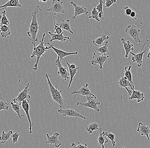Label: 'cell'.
I'll use <instances>...</instances> for the list:
<instances>
[{
  "label": "cell",
  "instance_id": "obj_46",
  "mask_svg": "<svg viewBox=\"0 0 150 148\" xmlns=\"http://www.w3.org/2000/svg\"><path fill=\"white\" fill-rule=\"evenodd\" d=\"M4 9V8H1V9H0V11H1V10H3ZM1 17L2 15H1V14H0V20H1Z\"/></svg>",
  "mask_w": 150,
  "mask_h": 148
},
{
  "label": "cell",
  "instance_id": "obj_34",
  "mask_svg": "<svg viewBox=\"0 0 150 148\" xmlns=\"http://www.w3.org/2000/svg\"><path fill=\"white\" fill-rule=\"evenodd\" d=\"M9 106L6 101L4 99L1 94H0V111L2 110H8Z\"/></svg>",
  "mask_w": 150,
  "mask_h": 148
},
{
  "label": "cell",
  "instance_id": "obj_7",
  "mask_svg": "<svg viewBox=\"0 0 150 148\" xmlns=\"http://www.w3.org/2000/svg\"><path fill=\"white\" fill-rule=\"evenodd\" d=\"M63 3V2L60 0H52L51 6L46 10L48 12H51L54 15L65 13V10Z\"/></svg>",
  "mask_w": 150,
  "mask_h": 148
},
{
  "label": "cell",
  "instance_id": "obj_27",
  "mask_svg": "<svg viewBox=\"0 0 150 148\" xmlns=\"http://www.w3.org/2000/svg\"><path fill=\"white\" fill-rule=\"evenodd\" d=\"M13 134V132L11 130L9 131L7 133L5 132L4 131H3L0 135V141H1V143L4 144L6 142L8 141L10 137H12Z\"/></svg>",
  "mask_w": 150,
  "mask_h": 148
},
{
  "label": "cell",
  "instance_id": "obj_19",
  "mask_svg": "<svg viewBox=\"0 0 150 148\" xmlns=\"http://www.w3.org/2000/svg\"><path fill=\"white\" fill-rule=\"evenodd\" d=\"M66 64L68 66V69H69V73L70 75V80L69 81V85L68 86V89H70L71 87V84L74 80V77L75 75L77 74V71L79 69V67H76V64H69L66 61Z\"/></svg>",
  "mask_w": 150,
  "mask_h": 148
},
{
  "label": "cell",
  "instance_id": "obj_39",
  "mask_svg": "<svg viewBox=\"0 0 150 148\" xmlns=\"http://www.w3.org/2000/svg\"><path fill=\"white\" fill-rule=\"evenodd\" d=\"M20 135V133H18V132H15V133L13 134V135H12L11 137H12V141H13V144L17 143Z\"/></svg>",
  "mask_w": 150,
  "mask_h": 148
},
{
  "label": "cell",
  "instance_id": "obj_40",
  "mask_svg": "<svg viewBox=\"0 0 150 148\" xmlns=\"http://www.w3.org/2000/svg\"><path fill=\"white\" fill-rule=\"evenodd\" d=\"M54 29L55 30V33L58 34H61L62 33H64V32L62 30V28L60 26H59V25H57L56 24V22L54 23Z\"/></svg>",
  "mask_w": 150,
  "mask_h": 148
},
{
  "label": "cell",
  "instance_id": "obj_44",
  "mask_svg": "<svg viewBox=\"0 0 150 148\" xmlns=\"http://www.w3.org/2000/svg\"><path fill=\"white\" fill-rule=\"evenodd\" d=\"M136 16V13H135V11H132V12H131V15H130V16L131 17V18H134Z\"/></svg>",
  "mask_w": 150,
  "mask_h": 148
},
{
  "label": "cell",
  "instance_id": "obj_42",
  "mask_svg": "<svg viewBox=\"0 0 150 148\" xmlns=\"http://www.w3.org/2000/svg\"><path fill=\"white\" fill-rule=\"evenodd\" d=\"M124 9L125 11V14L126 16H130L131 15L132 10L128 6H125L124 7Z\"/></svg>",
  "mask_w": 150,
  "mask_h": 148
},
{
  "label": "cell",
  "instance_id": "obj_3",
  "mask_svg": "<svg viewBox=\"0 0 150 148\" xmlns=\"http://www.w3.org/2000/svg\"><path fill=\"white\" fill-rule=\"evenodd\" d=\"M50 92L53 101L59 104L60 108H64V100L62 96V91L58 89V85L54 87L51 83L47 74H45Z\"/></svg>",
  "mask_w": 150,
  "mask_h": 148
},
{
  "label": "cell",
  "instance_id": "obj_17",
  "mask_svg": "<svg viewBox=\"0 0 150 148\" xmlns=\"http://www.w3.org/2000/svg\"><path fill=\"white\" fill-rule=\"evenodd\" d=\"M80 94L85 96V97H89V96H95L94 94L92 93L91 90L88 88V83H85V85H83L82 87L79 90L73 91L71 93V94Z\"/></svg>",
  "mask_w": 150,
  "mask_h": 148
},
{
  "label": "cell",
  "instance_id": "obj_24",
  "mask_svg": "<svg viewBox=\"0 0 150 148\" xmlns=\"http://www.w3.org/2000/svg\"><path fill=\"white\" fill-rule=\"evenodd\" d=\"M7 7H21L22 5L20 3L19 0H9L3 5L0 6V9H6Z\"/></svg>",
  "mask_w": 150,
  "mask_h": 148
},
{
  "label": "cell",
  "instance_id": "obj_37",
  "mask_svg": "<svg viewBox=\"0 0 150 148\" xmlns=\"http://www.w3.org/2000/svg\"><path fill=\"white\" fill-rule=\"evenodd\" d=\"M104 135L108 137L113 147H115L116 144V142L115 141V135L114 134L110 132H104Z\"/></svg>",
  "mask_w": 150,
  "mask_h": 148
},
{
  "label": "cell",
  "instance_id": "obj_13",
  "mask_svg": "<svg viewBox=\"0 0 150 148\" xmlns=\"http://www.w3.org/2000/svg\"><path fill=\"white\" fill-rule=\"evenodd\" d=\"M45 44L48 45L49 46L51 47V48L57 54V55H58V57H59L61 61L64 58L66 57H68V56H70V55H77L78 53H79L78 51L71 52V53L70 52H66V51H64V50H62L59 49L54 47L52 44H50V43L49 42H45Z\"/></svg>",
  "mask_w": 150,
  "mask_h": 148
},
{
  "label": "cell",
  "instance_id": "obj_30",
  "mask_svg": "<svg viewBox=\"0 0 150 148\" xmlns=\"http://www.w3.org/2000/svg\"><path fill=\"white\" fill-rule=\"evenodd\" d=\"M131 65L128 67L125 66V72L124 74L125 76L126 77L128 81H130L133 88H134V86L133 80H132V75L131 71Z\"/></svg>",
  "mask_w": 150,
  "mask_h": 148
},
{
  "label": "cell",
  "instance_id": "obj_25",
  "mask_svg": "<svg viewBox=\"0 0 150 148\" xmlns=\"http://www.w3.org/2000/svg\"><path fill=\"white\" fill-rule=\"evenodd\" d=\"M109 39V37L108 35H105L103 34L99 38H96V39L93 41V44L96 47H101L103 45V43L105 40Z\"/></svg>",
  "mask_w": 150,
  "mask_h": 148
},
{
  "label": "cell",
  "instance_id": "obj_41",
  "mask_svg": "<svg viewBox=\"0 0 150 148\" xmlns=\"http://www.w3.org/2000/svg\"><path fill=\"white\" fill-rule=\"evenodd\" d=\"M78 145H76L74 143H73L71 144L70 147L71 148H88V145L85 144L84 145L81 144L79 142H78Z\"/></svg>",
  "mask_w": 150,
  "mask_h": 148
},
{
  "label": "cell",
  "instance_id": "obj_15",
  "mask_svg": "<svg viewBox=\"0 0 150 148\" xmlns=\"http://www.w3.org/2000/svg\"><path fill=\"white\" fill-rule=\"evenodd\" d=\"M60 134L59 132H56L53 134L52 136H50L48 134H46L47 140L45 144H52L54 145L56 148H59L62 145V143L59 140V137Z\"/></svg>",
  "mask_w": 150,
  "mask_h": 148
},
{
  "label": "cell",
  "instance_id": "obj_29",
  "mask_svg": "<svg viewBox=\"0 0 150 148\" xmlns=\"http://www.w3.org/2000/svg\"><path fill=\"white\" fill-rule=\"evenodd\" d=\"M0 32L2 38H6L11 34V31L8 26L6 25H0Z\"/></svg>",
  "mask_w": 150,
  "mask_h": 148
},
{
  "label": "cell",
  "instance_id": "obj_43",
  "mask_svg": "<svg viewBox=\"0 0 150 148\" xmlns=\"http://www.w3.org/2000/svg\"><path fill=\"white\" fill-rule=\"evenodd\" d=\"M147 43H148V44H147V46L148 47V48H149V52L147 57L148 58H150V39L148 40Z\"/></svg>",
  "mask_w": 150,
  "mask_h": 148
},
{
  "label": "cell",
  "instance_id": "obj_12",
  "mask_svg": "<svg viewBox=\"0 0 150 148\" xmlns=\"http://www.w3.org/2000/svg\"><path fill=\"white\" fill-rule=\"evenodd\" d=\"M60 114H62L63 116L66 117H76V118H81L86 120L87 118L81 115L80 113L77 112L76 110L73 109H65V108H59L57 110Z\"/></svg>",
  "mask_w": 150,
  "mask_h": 148
},
{
  "label": "cell",
  "instance_id": "obj_35",
  "mask_svg": "<svg viewBox=\"0 0 150 148\" xmlns=\"http://www.w3.org/2000/svg\"><path fill=\"white\" fill-rule=\"evenodd\" d=\"M2 17L1 20V24L0 25H8L10 24L9 20L6 16V11L4 9L1 13Z\"/></svg>",
  "mask_w": 150,
  "mask_h": 148
},
{
  "label": "cell",
  "instance_id": "obj_21",
  "mask_svg": "<svg viewBox=\"0 0 150 148\" xmlns=\"http://www.w3.org/2000/svg\"><path fill=\"white\" fill-rule=\"evenodd\" d=\"M126 38H122L121 41L123 45V47L125 52V57L127 58L128 57L129 54L130 52L133 51L134 50V45L131 44L130 41H127Z\"/></svg>",
  "mask_w": 150,
  "mask_h": 148
},
{
  "label": "cell",
  "instance_id": "obj_28",
  "mask_svg": "<svg viewBox=\"0 0 150 148\" xmlns=\"http://www.w3.org/2000/svg\"><path fill=\"white\" fill-rule=\"evenodd\" d=\"M10 104L12 106V109L17 114L20 119H21L22 117L25 116L24 115H21V105L19 103H14L13 102H10Z\"/></svg>",
  "mask_w": 150,
  "mask_h": 148
},
{
  "label": "cell",
  "instance_id": "obj_45",
  "mask_svg": "<svg viewBox=\"0 0 150 148\" xmlns=\"http://www.w3.org/2000/svg\"><path fill=\"white\" fill-rule=\"evenodd\" d=\"M37 1L45 3L47 2V1H48V0H37Z\"/></svg>",
  "mask_w": 150,
  "mask_h": 148
},
{
  "label": "cell",
  "instance_id": "obj_6",
  "mask_svg": "<svg viewBox=\"0 0 150 148\" xmlns=\"http://www.w3.org/2000/svg\"><path fill=\"white\" fill-rule=\"evenodd\" d=\"M125 32L130 37L133 38L136 43H139V45L142 42L140 38V30L135 25H129L125 28Z\"/></svg>",
  "mask_w": 150,
  "mask_h": 148
},
{
  "label": "cell",
  "instance_id": "obj_9",
  "mask_svg": "<svg viewBox=\"0 0 150 148\" xmlns=\"http://www.w3.org/2000/svg\"><path fill=\"white\" fill-rule=\"evenodd\" d=\"M30 84L28 83L22 91L19 90V93L18 94L17 96L13 100L14 103H19L21 105L22 101L26 99H30L31 96L29 95Z\"/></svg>",
  "mask_w": 150,
  "mask_h": 148
},
{
  "label": "cell",
  "instance_id": "obj_8",
  "mask_svg": "<svg viewBox=\"0 0 150 148\" xmlns=\"http://www.w3.org/2000/svg\"><path fill=\"white\" fill-rule=\"evenodd\" d=\"M118 84L120 88H121V100L122 99V88H124L126 89L127 91L128 95L131 96L132 94V90L134 89V88H133V86L131 85L130 81H128V79H127L126 77L125 76L124 74H123L122 77L119 79L118 82Z\"/></svg>",
  "mask_w": 150,
  "mask_h": 148
},
{
  "label": "cell",
  "instance_id": "obj_23",
  "mask_svg": "<svg viewBox=\"0 0 150 148\" xmlns=\"http://www.w3.org/2000/svg\"><path fill=\"white\" fill-rule=\"evenodd\" d=\"M70 21V19H67L66 20H64L62 19V22L58 23V21L56 20L55 22L57 25L60 26L62 29L65 30L67 31L68 32L70 33L74 34L73 31L71 30Z\"/></svg>",
  "mask_w": 150,
  "mask_h": 148
},
{
  "label": "cell",
  "instance_id": "obj_47",
  "mask_svg": "<svg viewBox=\"0 0 150 148\" xmlns=\"http://www.w3.org/2000/svg\"><path fill=\"white\" fill-rule=\"evenodd\" d=\"M48 1H49V0H48Z\"/></svg>",
  "mask_w": 150,
  "mask_h": 148
},
{
  "label": "cell",
  "instance_id": "obj_2",
  "mask_svg": "<svg viewBox=\"0 0 150 148\" xmlns=\"http://www.w3.org/2000/svg\"><path fill=\"white\" fill-rule=\"evenodd\" d=\"M46 35V33L43 34L42 35V39L40 40V43L38 44V45L35 47L34 48H33V51L31 55L30 56V58L32 59H33L36 57L37 58L36 62L34 64L33 69L35 71H37L38 68V65L39 64V61L41 57L44 56L45 53H46L47 51L51 48L50 46L45 47L44 46V39H45V36Z\"/></svg>",
  "mask_w": 150,
  "mask_h": 148
},
{
  "label": "cell",
  "instance_id": "obj_26",
  "mask_svg": "<svg viewBox=\"0 0 150 148\" xmlns=\"http://www.w3.org/2000/svg\"><path fill=\"white\" fill-rule=\"evenodd\" d=\"M104 131H103L101 128L99 129V135L98 138V144L102 146V148H105L104 143H108V142L107 137L104 135Z\"/></svg>",
  "mask_w": 150,
  "mask_h": 148
},
{
  "label": "cell",
  "instance_id": "obj_20",
  "mask_svg": "<svg viewBox=\"0 0 150 148\" xmlns=\"http://www.w3.org/2000/svg\"><path fill=\"white\" fill-rule=\"evenodd\" d=\"M137 131L139 132L142 136H146L148 140H150L149 136V135L150 134V129L149 126L143 124L142 123H139Z\"/></svg>",
  "mask_w": 150,
  "mask_h": 148
},
{
  "label": "cell",
  "instance_id": "obj_18",
  "mask_svg": "<svg viewBox=\"0 0 150 148\" xmlns=\"http://www.w3.org/2000/svg\"><path fill=\"white\" fill-rule=\"evenodd\" d=\"M48 33L51 35V38L48 42H52V41H55V40H58L62 42H65L67 39L69 40L70 42H73V40H71V38L69 36H67V37L64 36L63 35L64 33L58 34L55 32L53 33L51 31H49Z\"/></svg>",
  "mask_w": 150,
  "mask_h": 148
},
{
  "label": "cell",
  "instance_id": "obj_14",
  "mask_svg": "<svg viewBox=\"0 0 150 148\" xmlns=\"http://www.w3.org/2000/svg\"><path fill=\"white\" fill-rule=\"evenodd\" d=\"M21 107H22V108H23V110L25 112L27 118H28V120L29 121V125H30V128H29L30 133V134H32L33 133L32 127L33 124V123L32 122L30 117V105H29V99H26L22 101V103H21Z\"/></svg>",
  "mask_w": 150,
  "mask_h": 148
},
{
  "label": "cell",
  "instance_id": "obj_4",
  "mask_svg": "<svg viewBox=\"0 0 150 148\" xmlns=\"http://www.w3.org/2000/svg\"><path fill=\"white\" fill-rule=\"evenodd\" d=\"M87 102L82 103L81 102H76V103L77 106H80L84 108H92L97 112H99L100 109L98 108V106L100 104V102L97 100V97L95 95L87 97Z\"/></svg>",
  "mask_w": 150,
  "mask_h": 148
},
{
  "label": "cell",
  "instance_id": "obj_16",
  "mask_svg": "<svg viewBox=\"0 0 150 148\" xmlns=\"http://www.w3.org/2000/svg\"><path fill=\"white\" fill-rule=\"evenodd\" d=\"M70 4L73 5L74 8V15L73 16H72V19L75 20L78 16L83 14H85L86 15L88 14V11L85 6H81L77 5L73 1L70 2Z\"/></svg>",
  "mask_w": 150,
  "mask_h": 148
},
{
  "label": "cell",
  "instance_id": "obj_31",
  "mask_svg": "<svg viewBox=\"0 0 150 148\" xmlns=\"http://www.w3.org/2000/svg\"><path fill=\"white\" fill-rule=\"evenodd\" d=\"M99 124L96 123H93L89 124L86 127V130L89 134H92L93 133V131H97L99 132V129H98Z\"/></svg>",
  "mask_w": 150,
  "mask_h": 148
},
{
  "label": "cell",
  "instance_id": "obj_11",
  "mask_svg": "<svg viewBox=\"0 0 150 148\" xmlns=\"http://www.w3.org/2000/svg\"><path fill=\"white\" fill-rule=\"evenodd\" d=\"M109 56H107L106 54L103 55L100 54L98 55L96 53H93V59L91 61L92 65H95L96 64H99V68L101 70L103 69V65L108 58L109 57Z\"/></svg>",
  "mask_w": 150,
  "mask_h": 148
},
{
  "label": "cell",
  "instance_id": "obj_1",
  "mask_svg": "<svg viewBox=\"0 0 150 148\" xmlns=\"http://www.w3.org/2000/svg\"><path fill=\"white\" fill-rule=\"evenodd\" d=\"M40 11H42V10L40 6L37 5L32 12V21L30 24H29L28 21H27L29 25V30L27 32V34L30 38L31 42L33 46V48H34L36 47L35 42L38 40L37 37V34L39 29L42 28V27H39L37 18L38 14Z\"/></svg>",
  "mask_w": 150,
  "mask_h": 148
},
{
  "label": "cell",
  "instance_id": "obj_36",
  "mask_svg": "<svg viewBox=\"0 0 150 148\" xmlns=\"http://www.w3.org/2000/svg\"><path fill=\"white\" fill-rule=\"evenodd\" d=\"M99 4L97 5L96 8L97 10H98V13H99V18L101 19H105V18L103 17V6L104 4V2L103 0H99Z\"/></svg>",
  "mask_w": 150,
  "mask_h": 148
},
{
  "label": "cell",
  "instance_id": "obj_22",
  "mask_svg": "<svg viewBox=\"0 0 150 148\" xmlns=\"http://www.w3.org/2000/svg\"><path fill=\"white\" fill-rule=\"evenodd\" d=\"M132 94L130 96V97L128 98L129 100L137 99V103H138L144 101L145 99L144 93L141 92L140 91H135L134 89L132 90Z\"/></svg>",
  "mask_w": 150,
  "mask_h": 148
},
{
  "label": "cell",
  "instance_id": "obj_38",
  "mask_svg": "<svg viewBox=\"0 0 150 148\" xmlns=\"http://www.w3.org/2000/svg\"><path fill=\"white\" fill-rule=\"evenodd\" d=\"M117 0H106L105 8H109L117 2Z\"/></svg>",
  "mask_w": 150,
  "mask_h": 148
},
{
  "label": "cell",
  "instance_id": "obj_10",
  "mask_svg": "<svg viewBox=\"0 0 150 148\" xmlns=\"http://www.w3.org/2000/svg\"><path fill=\"white\" fill-rule=\"evenodd\" d=\"M55 65L58 67L59 71L58 74L64 80H68L70 79V73L67 71V68L64 67L61 63V61L59 57H57L56 61H55Z\"/></svg>",
  "mask_w": 150,
  "mask_h": 148
},
{
  "label": "cell",
  "instance_id": "obj_33",
  "mask_svg": "<svg viewBox=\"0 0 150 148\" xmlns=\"http://www.w3.org/2000/svg\"><path fill=\"white\" fill-rule=\"evenodd\" d=\"M90 18L95 19L97 22H100V18H99V13L98 10L96 9V7H94L91 11V15L89 16L87 19H88Z\"/></svg>",
  "mask_w": 150,
  "mask_h": 148
},
{
  "label": "cell",
  "instance_id": "obj_32",
  "mask_svg": "<svg viewBox=\"0 0 150 148\" xmlns=\"http://www.w3.org/2000/svg\"><path fill=\"white\" fill-rule=\"evenodd\" d=\"M108 42L106 41L105 43V45L103 46L96 48V51L100 53V54L103 55H105L109 52L108 50Z\"/></svg>",
  "mask_w": 150,
  "mask_h": 148
},
{
  "label": "cell",
  "instance_id": "obj_5",
  "mask_svg": "<svg viewBox=\"0 0 150 148\" xmlns=\"http://www.w3.org/2000/svg\"><path fill=\"white\" fill-rule=\"evenodd\" d=\"M149 35H146V38L145 42L143 44V46L142 47L141 50L139 53H137V54H135V53H133V52H130V53H131V55L133 56L131 57V60H132L133 62H136L137 63V66L138 67H141L142 63H143L142 59H143V55L149 50V48H148L143 51V49L145 47V45L147 44L148 40H149Z\"/></svg>",
  "mask_w": 150,
  "mask_h": 148
}]
</instances>
